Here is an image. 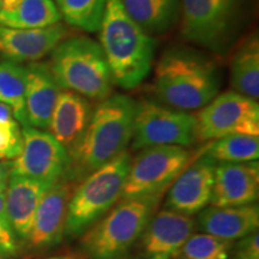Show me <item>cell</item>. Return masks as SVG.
Segmentation results:
<instances>
[{
  "mask_svg": "<svg viewBox=\"0 0 259 259\" xmlns=\"http://www.w3.org/2000/svg\"><path fill=\"white\" fill-rule=\"evenodd\" d=\"M5 257H4V255H3V254H0V259H4Z\"/></svg>",
  "mask_w": 259,
  "mask_h": 259,
  "instance_id": "obj_35",
  "label": "cell"
},
{
  "mask_svg": "<svg viewBox=\"0 0 259 259\" xmlns=\"http://www.w3.org/2000/svg\"><path fill=\"white\" fill-rule=\"evenodd\" d=\"M229 79L232 90L257 100L259 96V38L257 31H251L235 44Z\"/></svg>",
  "mask_w": 259,
  "mask_h": 259,
  "instance_id": "obj_21",
  "label": "cell"
},
{
  "mask_svg": "<svg viewBox=\"0 0 259 259\" xmlns=\"http://www.w3.org/2000/svg\"><path fill=\"white\" fill-rule=\"evenodd\" d=\"M191 160V151L180 145H156L142 149L137 156L132 157L120 199L157 203L162 193Z\"/></svg>",
  "mask_w": 259,
  "mask_h": 259,
  "instance_id": "obj_8",
  "label": "cell"
},
{
  "mask_svg": "<svg viewBox=\"0 0 259 259\" xmlns=\"http://www.w3.org/2000/svg\"><path fill=\"white\" fill-rule=\"evenodd\" d=\"M60 90L61 88L54 78L50 65L40 61L28 65L25 111L29 126L48 130Z\"/></svg>",
  "mask_w": 259,
  "mask_h": 259,
  "instance_id": "obj_18",
  "label": "cell"
},
{
  "mask_svg": "<svg viewBox=\"0 0 259 259\" xmlns=\"http://www.w3.org/2000/svg\"><path fill=\"white\" fill-rule=\"evenodd\" d=\"M234 241L225 240L206 233L193 234L187 239L174 259H228Z\"/></svg>",
  "mask_w": 259,
  "mask_h": 259,
  "instance_id": "obj_27",
  "label": "cell"
},
{
  "mask_svg": "<svg viewBox=\"0 0 259 259\" xmlns=\"http://www.w3.org/2000/svg\"><path fill=\"white\" fill-rule=\"evenodd\" d=\"M48 65L61 89L95 101L111 96V70L100 44L90 37H66L52 52Z\"/></svg>",
  "mask_w": 259,
  "mask_h": 259,
  "instance_id": "obj_5",
  "label": "cell"
},
{
  "mask_svg": "<svg viewBox=\"0 0 259 259\" xmlns=\"http://www.w3.org/2000/svg\"><path fill=\"white\" fill-rule=\"evenodd\" d=\"M136 102L130 96H108L92 113L85 131L69 150L65 178L78 183L126 151L134 135Z\"/></svg>",
  "mask_w": 259,
  "mask_h": 259,
  "instance_id": "obj_2",
  "label": "cell"
},
{
  "mask_svg": "<svg viewBox=\"0 0 259 259\" xmlns=\"http://www.w3.org/2000/svg\"><path fill=\"white\" fill-rule=\"evenodd\" d=\"M258 196L257 161L216 164L210 205L218 208L247 205L257 202Z\"/></svg>",
  "mask_w": 259,
  "mask_h": 259,
  "instance_id": "obj_15",
  "label": "cell"
},
{
  "mask_svg": "<svg viewBox=\"0 0 259 259\" xmlns=\"http://www.w3.org/2000/svg\"><path fill=\"white\" fill-rule=\"evenodd\" d=\"M216 164L204 149L198 157H192L169 186L164 208L189 216L206 208L211 199Z\"/></svg>",
  "mask_w": 259,
  "mask_h": 259,
  "instance_id": "obj_12",
  "label": "cell"
},
{
  "mask_svg": "<svg viewBox=\"0 0 259 259\" xmlns=\"http://www.w3.org/2000/svg\"><path fill=\"white\" fill-rule=\"evenodd\" d=\"M216 163H240L257 161L259 157V137L251 135H229L212 141L204 148Z\"/></svg>",
  "mask_w": 259,
  "mask_h": 259,
  "instance_id": "obj_25",
  "label": "cell"
},
{
  "mask_svg": "<svg viewBox=\"0 0 259 259\" xmlns=\"http://www.w3.org/2000/svg\"><path fill=\"white\" fill-rule=\"evenodd\" d=\"M27 66L16 61H0V102L9 106L12 115L22 126H29L25 111Z\"/></svg>",
  "mask_w": 259,
  "mask_h": 259,
  "instance_id": "obj_24",
  "label": "cell"
},
{
  "mask_svg": "<svg viewBox=\"0 0 259 259\" xmlns=\"http://www.w3.org/2000/svg\"><path fill=\"white\" fill-rule=\"evenodd\" d=\"M156 203L120 199L83 233L84 251L94 259H118L139 240L153 218Z\"/></svg>",
  "mask_w": 259,
  "mask_h": 259,
  "instance_id": "obj_7",
  "label": "cell"
},
{
  "mask_svg": "<svg viewBox=\"0 0 259 259\" xmlns=\"http://www.w3.org/2000/svg\"><path fill=\"white\" fill-rule=\"evenodd\" d=\"M69 163L67 149L50 132L32 126H23L21 153L11 161L10 174L53 185L66 174Z\"/></svg>",
  "mask_w": 259,
  "mask_h": 259,
  "instance_id": "obj_11",
  "label": "cell"
},
{
  "mask_svg": "<svg viewBox=\"0 0 259 259\" xmlns=\"http://www.w3.org/2000/svg\"><path fill=\"white\" fill-rule=\"evenodd\" d=\"M108 0H54L58 11L71 27L87 32L100 30Z\"/></svg>",
  "mask_w": 259,
  "mask_h": 259,
  "instance_id": "obj_26",
  "label": "cell"
},
{
  "mask_svg": "<svg viewBox=\"0 0 259 259\" xmlns=\"http://www.w3.org/2000/svg\"><path fill=\"white\" fill-rule=\"evenodd\" d=\"M100 42L113 83L125 90L138 88L151 72L156 40L127 15L121 0H108Z\"/></svg>",
  "mask_w": 259,
  "mask_h": 259,
  "instance_id": "obj_3",
  "label": "cell"
},
{
  "mask_svg": "<svg viewBox=\"0 0 259 259\" xmlns=\"http://www.w3.org/2000/svg\"><path fill=\"white\" fill-rule=\"evenodd\" d=\"M196 121V141L199 142L229 135L259 136V105L257 100L228 90L204 106Z\"/></svg>",
  "mask_w": 259,
  "mask_h": 259,
  "instance_id": "obj_10",
  "label": "cell"
},
{
  "mask_svg": "<svg viewBox=\"0 0 259 259\" xmlns=\"http://www.w3.org/2000/svg\"><path fill=\"white\" fill-rule=\"evenodd\" d=\"M197 226L206 234L225 240H239L258 231L259 209L257 203L241 206L204 208L197 216Z\"/></svg>",
  "mask_w": 259,
  "mask_h": 259,
  "instance_id": "obj_19",
  "label": "cell"
},
{
  "mask_svg": "<svg viewBox=\"0 0 259 259\" xmlns=\"http://www.w3.org/2000/svg\"><path fill=\"white\" fill-rule=\"evenodd\" d=\"M231 254L232 259H259L258 231L239 239L236 244H233Z\"/></svg>",
  "mask_w": 259,
  "mask_h": 259,
  "instance_id": "obj_29",
  "label": "cell"
},
{
  "mask_svg": "<svg viewBox=\"0 0 259 259\" xmlns=\"http://www.w3.org/2000/svg\"><path fill=\"white\" fill-rule=\"evenodd\" d=\"M196 226L193 216L162 210L150 219L141 236L142 255L144 259H174Z\"/></svg>",
  "mask_w": 259,
  "mask_h": 259,
  "instance_id": "obj_13",
  "label": "cell"
},
{
  "mask_svg": "<svg viewBox=\"0 0 259 259\" xmlns=\"http://www.w3.org/2000/svg\"><path fill=\"white\" fill-rule=\"evenodd\" d=\"M132 156L127 151L103 164L74 189L67 209L64 233L82 235L120 199Z\"/></svg>",
  "mask_w": 259,
  "mask_h": 259,
  "instance_id": "obj_6",
  "label": "cell"
},
{
  "mask_svg": "<svg viewBox=\"0 0 259 259\" xmlns=\"http://www.w3.org/2000/svg\"><path fill=\"white\" fill-rule=\"evenodd\" d=\"M92 113L88 99L61 89L48 126L50 134L69 151L85 131Z\"/></svg>",
  "mask_w": 259,
  "mask_h": 259,
  "instance_id": "obj_20",
  "label": "cell"
},
{
  "mask_svg": "<svg viewBox=\"0 0 259 259\" xmlns=\"http://www.w3.org/2000/svg\"><path fill=\"white\" fill-rule=\"evenodd\" d=\"M10 173H11V162H0V184L8 183Z\"/></svg>",
  "mask_w": 259,
  "mask_h": 259,
  "instance_id": "obj_32",
  "label": "cell"
},
{
  "mask_svg": "<svg viewBox=\"0 0 259 259\" xmlns=\"http://www.w3.org/2000/svg\"><path fill=\"white\" fill-rule=\"evenodd\" d=\"M76 187L77 183L63 177L45 192L35 212L28 238L31 246L48 247L61 240L69 203Z\"/></svg>",
  "mask_w": 259,
  "mask_h": 259,
  "instance_id": "obj_14",
  "label": "cell"
},
{
  "mask_svg": "<svg viewBox=\"0 0 259 259\" xmlns=\"http://www.w3.org/2000/svg\"><path fill=\"white\" fill-rule=\"evenodd\" d=\"M16 252V235L11 229L0 222V254L4 257Z\"/></svg>",
  "mask_w": 259,
  "mask_h": 259,
  "instance_id": "obj_30",
  "label": "cell"
},
{
  "mask_svg": "<svg viewBox=\"0 0 259 259\" xmlns=\"http://www.w3.org/2000/svg\"><path fill=\"white\" fill-rule=\"evenodd\" d=\"M196 116L154 100L136 103L132 149L156 145L189 147L196 142Z\"/></svg>",
  "mask_w": 259,
  "mask_h": 259,
  "instance_id": "obj_9",
  "label": "cell"
},
{
  "mask_svg": "<svg viewBox=\"0 0 259 259\" xmlns=\"http://www.w3.org/2000/svg\"><path fill=\"white\" fill-rule=\"evenodd\" d=\"M127 15L149 35H162L179 23L181 0H121Z\"/></svg>",
  "mask_w": 259,
  "mask_h": 259,
  "instance_id": "obj_23",
  "label": "cell"
},
{
  "mask_svg": "<svg viewBox=\"0 0 259 259\" xmlns=\"http://www.w3.org/2000/svg\"><path fill=\"white\" fill-rule=\"evenodd\" d=\"M52 185L30 178L10 174L5 206L10 226L21 240H28L38 203Z\"/></svg>",
  "mask_w": 259,
  "mask_h": 259,
  "instance_id": "obj_17",
  "label": "cell"
},
{
  "mask_svg": "<svg viewBox=\"0 0 259 259\" xmlns=\"http://www.w3.org/2000/svg\"><path fill=\"white\" fill-rule=\"evenodd\" d=\"M14 115H12L11 109H10L9 106L4 105V103L0 102V121H9L12 120Z\"/></svg>",
  "mask_w": 259,
  "mask_h": 259,
  "instance_id": "obj_33",
  "label": "cell"
},
{
  "mask_svg": "<svg viewBox=\"0 0 259 259\" xmlns=\"http://www.w3.org/2000/svg\"><path fill=\"white\" fill-rule=\"evenodd\" d=\"M69 35L63 24L38 29L0 27V54L16 63H35L54 51Z\"/></svg>",
  "mask_w": 259,
  "mask_h": 259,
  "instance_id": "obj_16",
  "label": "cell"
},
{
  "mask_svg": "<svg viewBox=\"0 0 259 259\" xmlns=\"http://www.w3.org/2000/svg\"><path fill=\"white\" fill-rule=\"evenodd\" d=\"M22 149V130L16 119L0 121V161L14 160Z\"/></svg>",
  "mask_w": 259,
  "mask_h": 259,
  "instance_id": "obj_28",
  "label": "cell"
},
{
  "mask_svg": "<svg viewBox=\"0 0 259 259\" xmlns=\"http://www.w3.org/2000/svg\"><path fill=\"white\" fill-rule=\"evenodd\" d=\"M252 0H181L180 32L186 42L225 57L238 42Z\"/></svg>",
  "mask_w": 259,
  "mask_h": 259,
  "instance_id": "obj_4",
  "label": "cell"
},
{
  "mask_svg": "<svg viewBox=\"0 0 259 259\" xmlns=\"http://www.w3.org/2000/svg\"><path fill=\"white\" fill-rule=\"evenodd\" d=\"M46 259H80V255L77 253H64V254L53 255V257H50Z\"/></svg>",
  "mask_w": 259,
  "mask_h": 259,
  "instance_id": "obj_34",
  "label": "cell"
},
{
  "mask_svg": "<svg viewBox=\"0 0 259 259\" xmlns=\"http://www.w3.org/2000/svg\"><path fill=\"white\" fill-rule=\"evenodd\" d=\"M213 57L187 46L167 48L155 67L153 92L156 99L162 105L185 112L208 105L222 84L221 66Z\"/></svg>",
  "mask_w": 259,
  "mask_h": 259,
  "instance_id": "obj_1",
  "label": "cell"
},
{
  "mask_svg": "<svg viewBox=\"0 0 259 259\" xmlns=\"http://www.w3.org/2000/svg\"><path fill=\"white\" fill-rule=\"evenodd\" d=\"M0 5H2V0H0Z\"/></svg>",
  "mask_w": 259,
  "mask_h": 259,
  "instance_id": "obj_36",
  "label": "cell"
},
{
  "mask_svg": "<svg viewBox=\"0 0 259 259\" xmlns=\"http://www.w3.org/2000/svg\"><path fill=\"white\" fill-rule=\"evenodd\" d=\"M61 16L54 0H2L0 27L38 29L59 23Z\"/></svg>",
  "mask_w": 259,
  "mask_h": 259,
  "instance_id": "obj_22",
  "label": "cell"
},
{
  "mask_svg": "<svg viewBox=\"0 0 259 259\" xmlns=\"http://www.w3.org/2000/svg\"><path fill=\"white\" fill-rule=\"evenodd\" d=\"M6 184L8 183H2L0 184V222L3 223L5 227H8L12 231L11 226H10L8 215H6V206H5V194H6ZM14 232V231H12ZM15 234V233H14Z\"/></svg>",
  "mask_w": 259,
  "mask_h": 259,
  "instance_id": "obj_31",
  "label": "cell"
}]
</instances>
